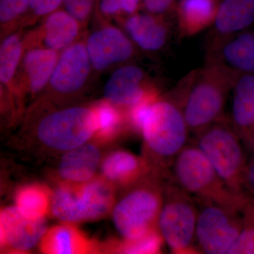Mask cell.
Listing matches in <instances>:
<instances>
[{
    "label": "cell",
    "mask_w": 254,
    "mask_h": 254,
    "mask_svg": "<svg viewBox=\"0 0 254 254\" xmlns=\"http://www.w3.org/2000/svg\"><path fill=\"white\" fill-rule=\"evenodd\" d=\"M238 75L218 62L205 61L180 81L169 95L181 107L190 132L196 135L225 118L227 98Z\"/></svg>",
    "instance_id": "1"
},
{
    "label": "cell",
    "mask_w": 254,
    "mask_h": 254,
    "mask_svg": "<svg viewBox=\"0 0 254 254\" xmlns=\"http://www.w3.org/2000/svg\"><path fill=\"white\" fill-rule=\"evenodd\" d=\"M145 159L155 173L170 175L174 160L188 141L190 133L181 107L170 95L150 105L141 124Z\"/></svg>",
    "instance_id": "2"
},
{
    "label": "cell",
    "mask_w": 254,
    "mask_h": 254,
    "mask_svg": "<svg viewBox=\"0 0 254 254\" xmlns=\"http://www.w3.org/2000/svg\"><path fill=\"white\" fill-rule=\"evenodd\" d=\"M170 178L197 203H213L240 210L247 202L222 181L208 159L195 144L185 145L171 166Z\"/></svg>",
    "instance_id": "3"
},
{
    "label": "cell",
    "mask_w": 254,
    "mask_h": 254,
    "mask_svg": "<svg viewBox=\"0 0 254 254\" xmlns=\"http://www.w3.org/2000/svg\"><path fill=\"white\" fill-rule=\"evenodd\" d=\"M168 178L152 173L134 185L114 206V224L124 240H135L158 228L164 185Z\"/></svg>",
    "instance_id": "4"
},
{
    "label": "cell",
    "mask_w": 254,
    "mask_h": 254,
    "mask_svg": "<svg viewBox=\"0 0 254 254\" xmlns=\"http://www.w3.org/2000/svg\"><path fill=\"white\" fill-rule=\"evenodd\" d=\"M115 202L113 184L103 178L88 182H64L51 200L53 215L63 223L99 220L113 211Z\"/></svg>",
    "instance_id": "5"
},
{
    "label": "cell",
    "mask_w": 254,
    "mask_h": 254,
    "mask_svg": "<svg viewBox=\"0 0 254 254\" xmlns=\"http://www.w3.org/2000/svg\"><path fill=\"white\" fill-rule=\"evenodd\" d=\"M195 136V144L204 153L227 188L242 193V181L249 156L230 120L225 118Z\"/></svg>",
    "instance_id": "6"
},
{
    "label": "cell",
    "mask_w": 254,
    "mask_h": 254,
    "mask_svg": "<svg viewBox=\"0 0 254 254\" xmlns=\"http://www.w3.org/2000/svg\"><path fill=\"white\" fill-rule=\"evenodd\" d=\"M197 201L180 188L170 177L165 182L163 203L158 226L165 243L173 254H198L195 230L199 208Z\"/></svg>",
    "instance_id": "7"
},
{
    "label": "cell",
    "mask_w": 254,
    "mask_h": 254,
    "mask_svg": "<svg viewBox=\"0 0 254 254\" xmlns=\"http://www.w3.org/2000/svg\"><path fill=\"white\" fill-rule=\"evenodd\" d=\"M93 108L72 107L48 114L38 123V141L49 149L68 151L85 144L96 132Z\"/></svg>",
    "instance_id": "8"
},
{
    "label": "cell",
    "mask_w": 254,
    "mask_h": 254,
    "mask_svg": "<svg viewBox=\"0 0 254 254\" xmlns=\"http://www.w3.org/2000/svg\"><path fill=\"white\" fill-rule=\"evenodd\" d=\"M199 205L195 230L197 250L202 254H227L242 230V212L217 203Z\"/></svg>",
    "instance_id": "9"
},
{
    "label": "cell",
    "mask_w": 254,
    "mask_h": 254,
    "mask_svg": "<svg viewBox=\"0 0 254 254\" xmlns=\"http://www.w3.org/2000/svg\"><path fill=\"white\" fill-rule=\"evenodd\" d=\"M47 230L46 218H26L16 206L7 207L0 213L1 251L10 253L28 252L40 244Z\"/></svg>",
    "instance_id": "10"
},
{
    "label": "cell",
    "mask_w": 254,
    "mask_h": 254,
    "mask_svg": "<svg viewBox=\"0 0 254 254\" xmlns=\"http://www.w3.org/2000/svg\"><path fill=\"white\" fill-rule=\"evenodd\" d=\"M91 66L86 46L73 43L58 58L49 82L50 86L60 94L76 93L86 83Z\"/></svg>",
    "instance_id": "11"
},
{
    "label": "cell",
    "mask_w": 254,
    "mask_h": 254,
    "mask_svg": "<svg viewBox=\"0 0 254 254\" xmlns=\"http://www.w3.org/2000/svg\"><path fill=\"white\" fill-rule=\"evenodd\" d=\"M92 66L105 70L115 64L125 63L134 54L131 41L118 28L106 27L92 33L86 43Z\"/></svg>",
    "instance_id": "12"
},
{
    "label": "cell",
    "mask_w": 254,
    "mask_h": 254,
    "mask_svg": "<svg viewBox=\"0 0 254 254\" xmlns=\"http://www.w3.org/2000/svg\"><path fill=\"white\" fill-rule=\"evenodd\" d=\"M155 90L145 83L141 68L127 65L114 71L105 84L104 95L112 104L129 110Z\"/></svg>",
    "instance_id": "13"
},
{
    "label": "cell",
    "mask_w": 254,
    "mask_h": 254,
    "mask_svg": "<svg viewBox=\"0 0 254 254\" xmlns=\"http://www.w3.org/2000/svg\"><path fill=\"white\" fill-rule=\"evenodd\" d=\"M254 23V0H222L207 39L206 53Z\"/></svg>",
    "instance_id": "14"
},
{
    "label": "cell",
    "mask_w": 254,
    "mask_h": 254,
    "mask_svg": "<svg viewBox=\"0 0 254 254\" xmlns=\"http://www.w3.org/2000/svg\"><path fill=\"white\" fill-rule=\"evenodd\" d=\"M205 61L218 62L237 74H254V32L242 31L224 40L206 53Z\"/></svg>",
    "instance_id": "15"
},
{
    "label": "cell",
    "mask_w": 254,
    "mask_h": 254,
    "mask_svg": "<svg viewBox=\"0 0 254 254\" xmlns=\"http://www.w3.org/2000/svg\"><path fill=\"white\" fill-rule=\"evenodd\" d=\"M230 122L245 149L254 133V74H239L232 88Z\"/></svg>",
    "instance_id": "16"
},
{
    "label": "cell",
    "mask_w": 254,
    "mask_h": 254,
    "mask_svg": "<svg viewBox=\"0 0 254 254\" xmlns=\"http://www.w3.org/2000/svg\"><path fill=\"white\" fill-rule=\"evenodd\" d=\"M101 170L108 181L122 187L134 186L154 173L145 158L123 150L108 155L102 163Z\"/></svg>",
    "instance_id": "17"
},
{
    "label": "cell",
    "mask_w": 254,
    "mask_h": 254,
    "mask_svg": "<svg viewBox=\"0 0 254 254\" xmlns=\"http://www.w3.org/2000/svg\"><path fill=\"white\" fill-rule=\"evenodd\" d=\"M125 26L137 46L146 51L162 49L170 37V23L163 15L134 14L127 18Z\"/></svg>",
    "instance_id": "18"
},
{
    "label": "cell",
    "mask_w": 254,
    "mask_h": 254,
    "mask_svg": "<svg viewBox=\"0 0 254 254\" xmlns=\"http://www.w3.org/2000/svg\"><path fill=\"white\" fill-rule=\"evenodd\" d=\"M40 249L48 254H93L100 251L93 241L69 223L48 229L40 242Z\"/></svg>",
    "instance_id": "19"
},
{
    "label": "cell",
    "mask_w": 254,
    "mask_h": 254,
    "mask_svg": "<svg viewBox=\"0 0 254 254\" xmlns=\"http://www.w3.org/2000/svg\"><path fill=\"white\" fill-rule=\"evenodd\" d=\"M220 4L219 0H183L177 10L180 36L190 38L211 28Z\"/></svg>",
    "instance_id": "20"
},
{
    "label": "cell",
    "mask_w": 254,
    "mask_h": 254,
    "mask_svg": "<svg viewBox=\"0 0 254 254\" xmlns=\"http://www.w3.org/2000/svg\"><path fill=\"white\" fill-rule=\"evenodd\" d=\"M99 148L92 143H85L66 151L58 168V173L64 182H85L94 177L100 161Z\"/></svg>",
    "instance_id": "21"
},
{
    "label": "cell",
    "mask_w": 254,
    "mask_h": 254,
    "mask_svg": "<svg viewBox=\"0 0 254 254\" xmlns=\"http://www.w3.org/2000/svg\"><path fill=\"white\" fill-rule=\"evenodd\" d=\"M78 22L66 11H56L50 14L43 30L46 48L58 51L73 44L79 31Z\"/></svg>",
    "instance_id": "22"
},
{
    "label": "cell",
    "mask_w": 254,
    "mask_h": 254,
    "mask_svg": "<svg viewBox=\"0 0 254 254\" xmlns=\"http://www.w3.org/2000/svg\"><path fill=\"white\" fill-rule=\"evenodd\" d=\"M58 58V51L47 48L32 49L26 53L23 66L32 93H38L49 83Z\"/></svg>",
    "instance_id": "23"
},
{
    "label": "cell",
    "mask_w": 254,
    "mask_h": 254,
    "mask_svg": "<svg viewBox=\"0 0 254 254\" xmlns=\"http://www.w3.org/2000/svg\"><path fill=\"white\" fill-rule=\"evenodd\" d=\"M15 203L26 218H46L50 206L49 190L47 187L37 184L26 185L16 192Z\"/></svg>",
    "instance_id": "24"
},
{
    "label": "cell",
    "mask_w": 254,
    "mask_h": 254,
    "mask_svg": "<svg viewBox=\"0 0 254 254\" xmlns=\"http://www.w3.org/2000/svg\"><path fill=\"white\" fill-rule=\"evenodd\" d=\"M93 110L96 119L95 136L97 139L107 142L115 138L123 126L124 118L121 112L107 100L94 105Z\"/></svg>",
    "instance_id": "25"
},
{
    "label": "cell",
    "mask_w": 254,
    "mask_h": 254,
    "mask_svg": "<svg viewBox=\"0 0 254 254\" xmlns=\"http://www.w3.org/2000/svg\"><path fill=\"white\" fill-rule=\"evenodd\" d=\"M22 55V44L17 35L5 38L0 48V81L9 84L14 78Z\"/></svg>",
    "instance_id": "26"
},
{
    "label": "cell",
    "mask_w": 254,
    "mask_h": 254,
    "mask_svg": "<svg viewBox=\"0 0 254 254\" xmlns=\"http://www.w3.org/2000/svg\"><path fill=\"white\" fill-rule=\"evenodd\" d=\"M164 242L160 230L156 228L139 238L114 243L111 251L120 254H160Z\"/></svg>",
    "instance_id": "27"
},
{
    "label": "cell",
    "mask_w": 254,
    "mask_h": 254,
    "mask_svg": "<svg viewBox=\"0 0 254 254\" xmlns=\"http://www.w3.org/2000/svg\"><path fill=\"white\" fill-rule=\"evenodd\" d=\"M242 230L229 249V254H254V204L247 201L242 211Z\"/></svg>",
    "instance_id": "28"
},
{
    "label": "cell",
    "mask_w": 254,
    "mask_h": 254,
    "mask_svg": "<svg viewBox=\"0 0 254 254\" xmlns=\"http://www.w3.org/2000/svg\"><path fill=\"white\" fill-rule=\"evenodd\" d=\"M32 0H0V20L8 23L17 18L31 6Z\"/></svg>",
    "instance_id": "29"
},
{
    "label": "cell",
    "mask_w": 254,
    "mask_h": 254,
    "mask_svg": "<svg viewBox=\"0 0 254 254\" xmlns=\"http://www.w3.org/2000/svg\"><path fill=\"white\" fill-rule=\"evenodd\" d=\"M141 0H101L100 9L105 14L124 12L134 14Z\"/></svg>",
    "instance_id": "30"
},
{
    "label": "cell",
    "mask_w": 254,
    "mask_h": 254,
    "mask_svg": "<svg viewBox=\"0 0 254 254\" xmlns=\"http://www.w3.org/2000/svg\"><path fill=\"white\" fill-rule=\"evenodd\" d=\"M95 0H64L66 11L78 21H83L91 14Z\"/></svg>",
    "instance_id": "31"
},
{
    "label": "cell",
    "mask_w": 254,
    "mask_h": 254,
    "mask_svg": "<svg viewBox=\"0 0 254 254\" xmlns=\"http://www.w3.org/2000/svg\"><path fill=\"white\" fill-rule=\"evenodd\" d=\"M242 193L249 201L254 204V159H250L244 172Z\"/></svg>",
    "instance_id": "32"
},
{
    "label": "cell",
    "mask_w": 254,
    "mask_h": 254,
    "mask_svg": "<svg viewBox=\"0 0 254 254\" xmlns=\"http://www.w3.org/2000/svg\"><path fill=\"white\" fill-rule=\"evenodd\" d=\"M64 2V0H32L30 8L38 16H44L54 12Z\"/></svg>",
    "instance_id": "33"
},
{
    "label": "cell",
    "mask_w": 254,
    "mask_h": 254,
    "mask_svg": "<svg viewBox=\"0 0 254 254\" xmlns=\"http://www.w3.org/2000/svg\"><path fill=\"white\" fill-rule=\"evenodd\" d=\"M145 9L150 14L163 15L171 9L173 0H143Z\"/></svg>",
    "instance_id": "34"
},
{
    "label": "cell",
    "mask_w": 254,
    "mask_h": 254,
    "mask_svg": "<svg viewBox=\"0 0 254 254\" xmlns=\"http://www.w3.org/2000/svg\"><path fill=\"white\" fill-rule=\"evenodd\" d=\"M246 150H247V154H248L249 160L254 159V133L252 135L247 148H246Z\"/></svg>",
    "instance_id": "35"
}]
</instances>
